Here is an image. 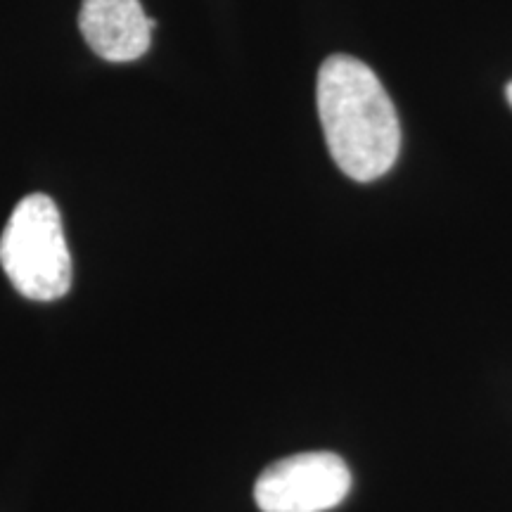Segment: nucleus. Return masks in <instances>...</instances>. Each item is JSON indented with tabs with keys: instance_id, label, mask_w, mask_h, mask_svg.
I'll list each match as a JSON object with an SVG mask.
<instances>
[{
	"instance_id": "nucleus-1",
	"label": "nucleus",
	"mask_w": 512,
	"mask_h": 512,
	"mask_svg": "<svg viewBox=\"0 0 512 512\" xmlns=\"http://www.w3.org/2000/svg\"><path fill=\"white\" fill-rule=\"evenodd\" d=\"M316 102L325 143L342 174L370 183L392 169L401 150L399 114L366 62L330 55L320 64Z\"/></svg>"
},
{
	"instance_id": "nucleus-2",
	"label": "nucleus",
	"mask_w": 512,
	"mask_h": 512,
	"mask_svg": "<svg viewBox=\"0 0 512 512\" xmlns=\"http://www.w3.org/2000/svg\"><path fill=\"white\" fill-rule=\"evenodd\" d=\"M0 266L12 287L31 302H55L72 287V254L57 204L43 192L12 209L0 235Z\"/></svg>"
},
{
	"instance_id": "nucleus-3",
	"label": "nucleus",
	"mask_w": 512,
	"mask_h": 512,
	"mask_svg": "<svg viewBox=\"0 0 512 512\" xmlns=\"http://www.w3.org/2000/svg\"><path fill=\"white\" fill-rule=\"evenodd\" d=\"M349 489L351 472L335 453H294L261 472L254 501L261 512H325L337 508Z\"/></svg>"
},
{
	"instance_id": "nucleus-4",
	"label": "nucleus",
	"mask_w": 512,
	"mask_h": 512,
	"mask_svg": "<svg viewBox=\"0 0 512 512\" xmlns=\"http://www.w3.org/2000/svg\"><path fill=\"white\" fill-rule=\"evenodd\" d=\"M79 29L88 48L107 62H133L150 50L155 19L140 0H83Z\"/></svg>"
},
{
	"instance_id": "nucleus-5",
	"label": "nucleus",
	"mask_w": 512,
	"mask_h": 512,
	"mask_svg": "<svg viewBox=\"0 0 512 512\" xmlns=\"http://www.w3.org/2000/svg\"><path fill=\"white\" fill-rule=\"evenodd\" d=\"M505 95H508V102H510V107H512V81L508 83V88H505Z\"/></svg>"
}]
</instances>
